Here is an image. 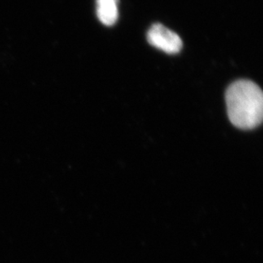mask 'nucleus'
I'll return each mask as SVG.
<instances>
[{
    "instance_id": "1",
    "label": "nucleus",
    "mask_w": 263,
    "mask_h": 263,
    "mask_svg": "<svg viewBox=\"0 0 263 263\" xmlns=\"http://www.w3.org/2000/svg\"><path fill=\"white\" fill-rule=\"evenodd\" d=\"M228 115L238 129H252L263 118V95L258 85L251 80H238L226 92Z\"/></svg>"
},
{
    "instance_id": "2",
    "label": "nucleus",
    "mask_w": 263,
    "mask_h": 263,
    "mask_svg": "<svg viewBox=\"0 0 263 263\" xmlns=\"http://www.w3.org/2000/svg\"><path fill=\"white\" fill-rule=\"evenodd\" d=\"M146 37L150 45L167 54H176L182 48V40L179 35L160 23L152 26Z\"/></svg>"
},
{
    "instance_id": "3",
    "label": "nucleus",
    "mask_w": 263,
    "mask_h": 263,
    "mask_svg": "<svg viewBox=\"0 0 263 263\" xmlns=\"http://www.w3.org/2000/svg\"><path fill=\"white\" fill-rule=\"evenodd\" d=\"M119 0H97V15L105 26L115 25L119 18Z\"/></svg>"
}]
</instances>
